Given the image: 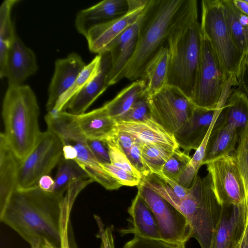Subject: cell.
I'll return each mask as SVG.
<instances>
[{"label":"cell","mask_w":248,"mask_h":248,"mask_svg":"<svg viewBox=\"0 0 248 248\" xmlns=\"http://www.w3.org/2000/svg\"><path fill=\"white\" fill-rule=\"evenodd\" d=\"M73 205L64 195L45 191L37 185L16 189L0 211V220L31 248H40L46 242L61 248L63 239L69 235Z\"/></svg>","instance_id":"1"},{"label":"cell","mask_w":248,"mask_h":248,"mask_svg":"<svg viewBox=\"0 0 248 248\" xmlns=\"http://www.w3.org/2000/svg\"><path fill=\"white\" fill-rule=\"evenodd\" d=\"M196 0H185L171 26L167 41L170 53L167 85L177 88L190 101L200 64L202 33Z\"/></svg>","instance_id":"2"},{"label":"cell","mask_w":248,"mask_h":248,"mask_svg":"<svg viewBox=\"0 0 248 248\" xmlns=\"http://www.w3.org/2000/svg\"><path fill=\"white\" fill-rule=\"evenodd\" d=\"M39 115L36 96L29 86L8 87L2 106L3 133L20 161L32 151L41 134Z\"/></svg>","instance_id":"3"},{"label":"cell","mask_w":248,"mask_h":248,"mask_svg":"<svg viewBox=\"0 0 248 248\" xmlns=\"http://www.w3.org/2000/svg\"><path fill=\"white\" fill-rule=\"evenodd\" d=\"M185 0H149L139 30L134 53L122 75L131 80L140 79L150 61L163 46Z\"/></svg>","instance_id":"4"},{"label":"cell","mask_w":248,"mask_h":248,"mask_svg":"<svg viewBox=\"0 0 248 248\" xmlns=\"http://www.w3.org/2000/svg\"><path fill=\"white\" fill-rule=\"evenodd\" d=\"M178 210L186 217L191 236L201 248H210L221 206L214 192L211 177L196 176L188 193L181 199Z\"/></svg>","instance_id":"5"},{"label":"cell","mask_w":248,"mask_h":248,"mask_svg":"<svg viewBox=\"0 0 248 248\" xmlns=\"http://www.w3.org/2000/svg\"><path fill=\"white\" fill-rule=\"evenodd\" d=\"M201 28L209 41L228 82L236 85L245 57L232 40L224 17L221 0L201 2Z\"/></svg>","instance_id":"6"},{"label":"cell","mask_w":248,"mask_h":248,"mask_svg":"<svg viewBox=\"0 0 248 248\" xmlns=\"http://www.w3.org/2000/svg\"><path fill=\"white\" fill-rule=\"evenodd\" d=\"M47 129L56 134L63 144L73 145L77 152L75 160L93 182L109 190H116L122 186L108 172L90 149L87 138L76 124L74 115L65 110L48 113L45 117Z\"/></svg>","instance_id":"7"},{"label":"cell","mask_w":248,"mask_h":248,"mask_svg":"<svg viewBox=\"0 0 248 248\" xmlns=\"http://www.w3.org/2000/svg\"><path fill=\"white\" fill-rule=\"evenodd\" d=\"M232 86L209 41L202 34L201 61L191 102L198 108L216 109L224 104Z\"/></svg>","instance_id":"8"},{"label":"cell","mask_w":248,"mask_h":248,"mask_svg":"<svg viewBox=\"0 0 248 248\" xmlns=\"http://www.w3.org/2000/svg\"><path fill=\"white\" fill-rule=\"evenodd\" d=\"M63 147L56 134L48 129L42 132L32 151L20 162L17 189L33 187L42 176L49 174L63 157Z\"/></svg>","instance_id":"9"},{"label":"cell","mask_w":248,"mask_h":248,"mask_svg":"<svg viewBox=\"0 0 248 248\" xmlns=\"http://www.w3.org/2000/svg\"><path fill=\"white\" fill-rule=\"evenodd\" d=\"M147 98L151 116L174 135L190 123L196 106L177 88L166 85Z\"/></svg>","instance_id":"10"},{"label":"cell","mask_w":248,"mask_h":248,"mask_svg":"<svg viewBox=\"0 0 248 248\" xmlns=\"http://www.w3.org/2000/svg\"><path fill=\"white\" fill-rule=\"evenodd\" d=\"M137 186L138 192L154 214L161 239L171 243L186 244L191 236L185 216L150 188L140 183Z\"/></svg>","instance_id":"11"},{"label":"cell","mask_w":248,"mask_h":248,"mask_svg":"<svg viewBox=\"0 0 248 248\" xmlns=\"http://www.w3.org/2000/svg\"><path fill=\"white\" fill-rule=\"evenodd\" d=\"M206 166L214 192L221 206L245 203L244 186L232 154L217 158Z\"/></svg>","instance_id":"12"},{"label":"cell","mask_w":248,"mask_h":248,"mask_svg":"<svg viewBox=\"0 0 248 248\" xmlns=\"http://www.w3.org/2000/svg\"><path fill=\"white\" fill-rule=\"evenodd\" d=\"M149 0H127L128 11L114 19L93 27L85 37L90 50L100 54L107 51L110 44L144 14Z\"/></svg>","instance_id":"13"},{"label":"cell","mask_w":248,"mask_h":248,"mask_svg":"<svg viewBox=\"0 0 248 248\" xmlns=\"http://www.w3.org/2000/svg\"><path fill=\"white\" fill-rule=\"evenodd\" d=\"M247 212L245 203L221 206L210 248H235L243 232Z\"/></svg>","instance_id":"14"},{"label":"cell","mask_w":248,"mask_h":248,"mask_svg":"<svg viewBox=\"0 0 248 248\" xmlns=\"http://www.w3.org/2000/svg\"><path fill=\"white\" fill-rule=\"evenodd\" d=\"M86 65L81 57L75 52L56 61L48 90L47 112L53 111L59 98L72 86Z\"/></svg>","instance_id":"15"},{"label":"cell","mask_w":248,"mask_h":248,"mask_svg":"<svg viewBox=\"0 0 248 248\" xmlns=\"http://www.w3.org/2000/svg\"><path fill=\"white\" fill-rule=\"evenodd\" d=\"M38 69L34 52L23 43L16 33L9 50L4 72L8 86L22 85Z\"/></svg>","instance_id":"16"},{"label":"cell","mask_w":248,"mask_h":248,"mask_svg":"<svg viewBox=\"0 0 248 248\" xmlns=\"http://www.w3.org/2000/svg\"><path fill=\"white\" fill-rule=\"evenodd\" d=\"M143 16L117 37L107 49V51L109 52L111 62V69L106 80L108 87L122 79L123 72L132 58L136 47L139 30Z\"/></svg>","instance_id":"17"},{"label":"cell","mask_w":248,"mask_h":248,"mask_svg":"<svg viewBox=\"0 0 248 248\" xmlns=\"http://www.w3.org/2000/svg\"><path fill=\"white\" fill-rule=\"evenodd\" d=\"M117 130L131 135L143 144H157L173 150L179 148L174 135L152 116L142 121H116Z\"/></svg>","instance_id":"18"},{"label":"cell","mask_w":248,"mask_h":248,"mask_svg":"<svg viewBox=\"0 0 248 248\" xmlns=\"http://www.w3.org/2000/svg\"><path fill=\"white\" fill-rule=\"evenodd\" d=\"M101 57L97 74L67 103L63 110L75 115L86 112V110L108 87L106 84L108 75L111 66L108 51L100 54Z\"/></svg>","instance_id":"19"},{"label":"cell","mask_w":248,"mask_h":248,"mask_svg":"<svg viewBox=\"0 0 248 248\" xmlns=\"http://www.w3.org/2000/svg\"><path fill=\"white\" fill-rule=\"evenodd\" d=\"M223 106L216 109L196 107L189 125L181 132L174 135L178 146L186 152L192 150H196L210 128L216 124Z\"/></svg>","instance_id":"20"},{"label":"cell","mask_w":248,"mask_h":248,"mask_svg":"<svg viewBox=\"0 0 248 248\" xmlns=\"http://www.w3.org/2000/svg\"><path fill=\"white\" fill-rule=\"evenodd\" d=\"M128 10L127 0H105L79 11L75 25L85 37L94 26L125 14Z\"/></svg>","instance_id":"21"},{"label":"cell","mask_w":248,"mask_h":248,"mask_svg":"<svg viewBox=\"0 0 248 248\" xmlns=\"http://www.w3.org/2000/svg\"><path fill=\"white\" fill-rule=\"evenodd\" d=\"M240 131L227 124L221 111L209 137L203 165L219 157L232 155L235 150Z\"/></svg>","instance_id":"22"},{"label":"cell","mask_w":248,"mask_h":248,"mask_svg":"<svg viewBox=\"0 0 248 248\" xmlns=\"http://www.w3.org/2000/svg\"><path fill=\"white\" fill-rule=\"evenodd\" d=\"M128 213L131 225L127 229L121 230V233H132L145 238L161 239L154 214L138 192L128 207Z\"/></svg>","instance_id":"23"},{"label":"cell","mask_w":248,"mask_h":248,"mask_svg":"<svg viewBox=\"0 0 248 248\" xmlns=\"http://www.w3.org/2000/svg\"><path fill=\"white\" fill-rule=\"evenodd\" d=\"M75 121L88 140L106 141L117 131L116 121L103 106L88 112L75 115Z\"/></svg>","instance_id":"24"},{"label":"cell","mask_w":248,"mask_h":248,"mask_svg":"<svg viewBox=\"0 0 248 248\" xmlns=\"http://www.w3.org/2000/svg\"><path fill=\"white\" fill-rule=\"evenodd\" d=\"M20 161L16 156L3 132L0 134V211L17 189Z\"/></svg>","instance_id":"25"},{"label":"cell","mask_w":248,"mask_h":248,"mask_svg":"<svg viewBox=\"0 0 248 248\" xmlns=\"http://www.w3.org/2000/svg\"><path fill=\"white\" fill-rule=\"evenodd\" d=\"M169 61L168 47L163 46L147 64L141 78L145 83L147 96L156 93L167 85Z\"/></svg>","instance_id":"26"},{"label":"cell","mask_w":248,"mask_h":248,"mask_svg":"<svg viewBox=\"0 0 248 248\" xmlns=\"http://www.w3.org/2000/svg\"><path fill=\"white\" fill-rule=\"evenodd\" d=\"M226 22L232 39L244 57L248 56V16L241 13L233 0H221Z\"/></svg>","instance_id":"27"},{"label":"cell","mask_w":248,"mask_h":248,"mask_svg":"<svg viewBox=\"0 0 248 248\" xmlns=\"http://www.w3.org/2000/svg\"><path fill=\"white\" fill-rule=\"evenodd\" d=\"M146 96L145 83L140 78L124 88L103 106L116 122L120 120L138 100Z\"/></svg>","instance_id":"28"},{"label":"cell","mask_w":248,"mask_h":248,"mask_svg":"<svg viewBox=\"0 0 248 248\" xmlns=\"http://www.w3.org/2000/svg\"><path fill=\"white\" fill-rule=\"evenodd\" d=\"M18 0H5L0 7V77L4 78L9 49L16 34L11 19L13 6Z\"/></svg>","instance_id":"29"},{"label":"cell","mask_w":248,"mask_h":248,"mask_svg":"<svg viewBox=\"0 0 248 248\" xmlns=\"http://www.w3.org/2000/svg\"><path fill=\"white\" fill-rule=\"evenodd\" d=\"M224 121L240 131L248 122V98L238 89L231 90L224 104Z\"/></svg>","instance_id":"30"},{"label":"cell","mask_w":248,"mask_h":248,"mask_svg":"<svg viewBox=\"0 0 248 248\" xmlns=\"http://www.w3.org/2000/svg\"><path fill=\"white\" fill-rule=\"evenodd\" d=\"M58 165L51 192L64 195L74 182L90 179L75 160L65 159L62 157Z\"/></svg>","instance_id":"31"},{"label":"cell","mask_w":248,"mask_h":248,"mask_svg":"<svg viewBox=\"0 0 248 248\" xmlns=\"http://www.w3.org/2000/svg\"><path fill=\"white\" fill-rule=\"evenodd\" d=\"M101 60V55L98 54L84 67L72 86L59 98L51 112L56 113L63 110L69 101L97 74Z\"/></svg>","instance_id":"32"},{"label":"cell","mask_w":248,"mask_h":248,"mask_svg":"<svg viewBox=\"0 0 248 248\" xmlns=\"http://www.w3.org/2000/svg\"><path fill=\"white\" fill-rule=\"evenodd\" d=\"M174 150L162 145L143 144L141 158L144 166L150 175H161L162 169Z\"/></svg>","instance_id":"33"},{"label":"cell","mask_w":248,"mask_h":248,"mask_svg":"<svg viewBox=\"0 0 248 248\" xmlns=\"http://www.w3.org/2000/svg\"><path fill=\"white\" fill-rule=\"evenodd\" d=\"M232 155L242 179L245 195V203L248 209V122L240 131Z\"/></svg>","instance_id":"34"},{"label":"cell","mask_w":248,"mask_h":248,"mask_svg":"<svg viewBox=\"0 0 248 248\" xmlns=\"http://www.w3.org/2000/svg\"><path fill=\"white\" fill-rule=\"evenodd\" d=\"M116 131L112 137L106 141L110 163L125 170L134 176L142 179V175L132 165L127 155L120 145L116 136Z\"/></svg>","instance_id":"35"},{"label":"cell","mask_w":248,"mask_h":248,"mask_svg":"<svg viewBox=\"0 0 248 248\" xmlns=\"http://www.w3.org/2000/svg\"><path fill=\"white\" fill-rule=\"evenodd\" d=\"M191 159L188 153L174 150L162 169L163 174L167 178L177 181Z\"/></svg>","instance_id":"36"},{"label":"cell","mask_w":248,"mask_h":248,"mask_svg":"<svg viewBox=\"0 0 248 248\" xmlns=\"http://www.w3.org/2000/svg\"><path fill=\"white\" fill-rule=\"evenodd\" d=\"M140 183L155 191L178 210L180 199L163 180L157 176L152 174L142 177Z\"/></svg>","instance_id":"37"},{"label":"cell","mask_w":248,"mask_h":248,"mask_svg":"<svg viewBox=\"0 0 248 248\" xmlns=\"http://www.w3.org/2000/svg\"><path fill=\"white\" fill-rule=\"evenodd\" d=\"M184 243H175L161 239L145 238L134 235L122 248H186Z\"/></svg>","instance_id":"38"},{"label":"cell","mask_w":248,"mask_h":248,"mask_svg":"<svg viewBox=\"0 0 248 248\" xmlns=\"http://www.w3.org/2000/svg\"><path fill=\"white\" fill-rule=\"evenodd\" d=\"M151 116L147 96H145L135 102L120 120L126 121H142Z\"/></svg>","instance_id":"39"},{"label":"cell","mask_w":248,"mask_h":248,"mask_svg":"<svg viewBox=\"0 0 248 248\" xmlns=\"http://www.w3.org/2000/svg\"><path fill=\"white\" fill-rule=\"evenodd\" d=\"M101 164L108 172L118 181L122 186H138L141 181V179L133 175L125 170L114 166L111 163H101Z\"/></svg>","instance_id":"40"},{"label":"cell","mask_w":248,"mask_h":248,"mask_svg":"<svg viewBox=\"0 0 248 248\" xmlns=\"http://www.w3.org/2000/svg\"><path fill=\"white\" fill-rule=\"evenodd\" d=\"M143 144L137 140L131 147L127 156L132 165L141 173L142 178L150 174L145 169L141 158V149Z\"/></svg>","instance_id":"41"},{"label":"cell","mask_w":248,"mask_h":248,"mask_svg":"<svg viewBox=\"0 0 248 248\" xmlns=\"http://www.w3.org/2000/svg\"><path fill=\"white\" fill-rule=\"evenodd\" d=\"M87 141L90 149L100 163H110L106 141L88 139Z\"/></svg>","instance_id":"42"},{"label":"cell","mask_w":248,"mask_h":248,"mask_svg":"<svg viewBox=\"0 0 248 248\" xmlns=\"http://www.w3.org/2000/svg\"><path fill=\"white\" fill-rule=\"evenodd\" d=\"M98 227L97 237L101 240L100 248H115L114 240L111 227H104L100 218L94 215Z\"/></svg>","instance_id":"43"},{"label":"cell","mask_w":248,"mask_h":248,"mask_svg":"<svg viewBox=\"0 0 248 248\" xmlns=\"http://www.w3.org/2000/svg\"><path fill=\"white\" fill-rule=\"evenodd\" d=\"M236 86L248 98V56L245 57L242 67L237 75Z\"/></svg>","instance_id":"44"},{"label":"cell","mask_w":248,"mask_h":248,"mask_svg":"<svg viewBox=\"0 0 248 248\" xmlns=\"http://www.w3.org/2000/svg\"><path fill=\"white\" fill-rule=\"evenodd\" d=\"M157 177L168 184L172 189L175 194L180 200L186 196L189 191V187H185L180 185L177 181L166 177L163 174Z\"/></svg>","instance_id":"45"},{"label":"cell","mask_w":248,"mask_h":248,"mask_svg":"<svg viewBox=\"0 0 248 248\" xmlns=\"http://www.w3.org/2000/svg\"><path fill=\"white\" fill-rule=\"evenodd\" d=\"M116 136L120 145L127 155L131 147L137 140L131 135L118 130L116 131Z\"/></svg>","instance_id":"46"},{"label":"cell","mask_w":248,"mask_h":248,"mask_svg":"<svg viewBox=\"0 0 248 248\" xmlns=\"http://www.w3.org/2000/svg\"><path fill=\"white\" fill-rule=\"evenodd\" d=\"M54 185V180L49 175H45L42 176L37 183V186L45 191L51 192Z\"/></svg>","instance_id":"47"},{"label":"cell","mask_w":248,"mask_h":248,"mask_svg":"<svg viewBox=\"0 0 248 248\" xmlns=\"http://www.w3.org/2000/svg\"><path fill=\"white\" fill-rule=\"evenodd\" d=\"M243 234L235 248H248V209Z\"/></svg>","instance_id":"48"},{"label":"cell","mask_w":248,"mask_h":248,"mask_svg":"<svg viewBox=\"0 0 248 248\" xmlns=\"http://www.w3.org/2000/svg\"><path fill=\"white\" fill-rule=\"evenodd\" d=\"M77 155V152L73 145L68 143L63 144V157L64 159L75 160Z\"/></svg>","instance_id":"49"},{"label":"cell","mask_w":248,"mask_h":248,"mask_svg":"<svg viewBox=\"0 0 248 248\" xmlns=\"http://www.w3.org/2000/svg\"><path fill=\"white\" fill-rule=\"evenodd\" d=\"M233 1L241 13L248 16V3L246 0H233Z\"/></svg>","instance_id":"50"},{"label":"cell","mask_w":248,"mask_h":248,"mask_svg":"<svg viewBox=\"0 0 248 248\" xmlns=\"http://www.w3.org/2000/svg\"><path fill=\"white\" fill-rule=\"evenodd\" d=\"M40 248H55L51 246L49 243L46 242L43 245H42Z\"/></svg>","instance_id":"51"},{"label":"cell","mask_w":248,"mask_h":248,"mask_svg":"<svg viewBox=\"0 0 248 248\" xmlns=\"http://www.w3.org/2000/svg\"><path fill=\"white\" fill-rule=\"evenodd\" d=\"M61 248H70V243L68 242H65Z\"/></svg>","instance_id":"52"},{"label":"cell","mask_w":248,"mask_h":248,"mask_svg":"<svg viewBox=\"0 0 248 248\" xmlns=\"http://www.w3.org/2000/svg\"><path fill=\"white\" fill-rule=\"evenodd\" d=\"M246 1L248 3V0H246Z\"/></svg>","instance_id":"53"}]
</instances>
